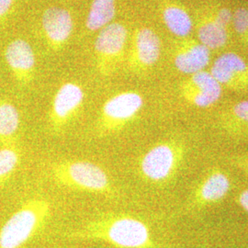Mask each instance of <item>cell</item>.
<instances>
[{
	"label": "cell",
	"mask_w": 248,
	"mask_h": 248,
	"mask_svg": "<svg viewBox=\"0 0 248 248\" xmlns=\"http://www.w3.org/2000/svg\"><path fill=\"white\" fill-rule=\"evenodd\" d=\"M67 236L100 241L117 248H155L148 225L126 213H102Z\"/></svg>",
	"instance_id": "cell-1"
},
{
	"label": "cell",
	"mask_w": 248,
	"mask_h": 248,
	"mask_svg": "<svg viewBox=\"0 0 248 248\" xmlns=\"http://www.w3.org/2000/svg\"><path fill=\"white\" fill-rule=\"evenodd\" d=\"M50 176L58 186L113 199L115 187L106 171L88 160H61L53 163Z\"/></svg>",
	"instance_id": "cell-2"
},
{
	"label": "cell",
	"mask_w": 248,
	"mask_h": 248,
	"mask_svg": "<svg viewBox=\"0 0 248 248\" xmlns=\"http://www.w3.org/2000/svg\"><path fill=\"white\" fill-rule=\"evenodd\" d=\"M51 214V203L43 198L22 204L0 229V248H21L44 229Z\"/></svg>",
	"instance_id": "cell-3"
},
{
	"label": "cell",
	"mask_w": 248,
	"mask_h": 248,
	"mask_svg": "<svg viewBox=\"0 0 248 248\" xmlns=\"http://www.w3.org/2000/svg\"><path fill=\"white\" fill-rule=\"evenodd\" d=\"M142 106V95L135 91H124L108 98L96 123L97 136L101 138L120 133L135 120Z\"/></svg>",
	"instance_id": "cell-4"
},
{
	"label": "cell",
	"mask_w": 248,
	"mask_h": 248,
	"mask_svg": "<svg viewBox=\"0 0 248 248\" xmlns=\"http://www.w3.org/2000/svg\"><path fill=\"white\" fill-rule=\"evenodd\" d=\"M182 156V148L175 142H161L147 151L139 162L140 174L155 184L167 182L174 176Z\"/></svg>",
	"instance_id": "cell-5"
},
{
	"label": "cell",
	"mask_w": 248,
	"mask_h": 248,
	"mask_svg": "<svg viewBox=\"0 0 248 248\" xmlns=\"http://www.w3.org/2000/svg\"><path fill=\"white\" fill-rule=\"evenodd\" d=\"M128 31L124 24L112 22L99 31L95 41V60L98 73L108 77L124 56Z\"/></svg>",
	"instance_id": "cell-6"
},
{
	"label": "cell",
	"mask_w": 248,
	"mask_h": 248,
	"mask_svg": "<svg viewBox=\"0 0 248 248\" xmlns=\"http://www.w3.org/2000/svg\"><path fill=\"white\" fill-rule=\"evenodd\" d=\"M84 100L85 92L80 85L74 82L62 84L53 97L49 112V124L53 134L63 133L78 114Z\"/></svg>",
	"instance_id": "cell-7"
},
{
	"label": "cell",
	"mask_w": 248,
	"mask_h": 248,
	"mask_svg": "<svg viewBox=\"0 0 248 248\" xmlns=\"http://www.w3.org/2000/svg\"><path fill=\"white\" fill-rule=\"evenodd\" d=\"M43 35L48 47L55 53L64 48L74 31L71 12L60 7L46 9L42 17Z\"/></svg>",
	"instance_id": "cell-8"
},
{
	"label": "cell",
	"mask_w": 248,
	"mask_h": 248,
	"mask_svg": "<svg viewBox=\"0 0 248 248\" xmlns=\"http://www.w3.org/2000/svg\"><path fill=\"white\" fill-rule=\"evenodd\" d=\"M161 42L152 29L143 27L133 34V48L128 59V67L139 73L147 70L159 60Z\"/></svg>",
	"instance_id": "cell-9"
},
{
	"label": "cell",
	"mask_w": 248,
	"mask_h": 248,
	"mask_svg": "<svg viewBox=\"0 0 248 248\" xmlns=\"http://www.w3.org/2000/svg\"><path fill=\"white\" fill-rule=\"evenodd\" d=\"M222 87L235 91L248 90V64L240 55L225 53L220 55L210 72Z\"/></svg>",
	"instance_id": "cell-10"
},
{
	"label": "cell",
	"mask_w": 248,
	"mask_h": 248,
	"mask_svg": "<svg viewBox=\"0 0 248 248\" xmlns=\"http://www.w3.org/2000/svg\"><path fill=\"white\" fill-rule=\"evenodd\" d=\"M181 93L188 103L199 108H209L222 97V87L210 72L202 71L191 75L182 84Z\"/></svg>",
	"instance_id": "cell-11"
},
{
	"label": "cell",
	"mask_w": 248,
	"mask_h": 248,
	"mask_svg": "<svg viewBox=\"0 0 248 248\" xmlns=\"http://www.w3.org/2000/svg\"><path fill=\"white\" fill-rule=\"evenodd\" d=\"M5 59L16 81L22 87L30 85L35 77L36 56L31 45L16 39L9 43L5 51Z\"/></svg>",
	"instance_id": "cell-12"
},
{
	"label": "cell",
	"mask_w": 248,
	"mask_h": 248,
	"mask_svg": "<svg viewBox=\"0 0 248 248\" xmlns=\"http://www.w3.org/2000/svg\"><path fill=\"white\" fill-rule=\"evenodd\" d=\"M231 182L229 177L220 169H214L199 183L190 197V206L203 208L217 203L229 193Z\"/></svg>",
	"instance_id": "cell-13"
},
{
	"label": "cell",
	"mask_w": 248,
	"mask_h": 248,
	"mask_svg": "<svg viewBox=\"0 0 248 248\" xmlns=\"http://www.w3.org/2000/svg\"><path fill=\"white\" fill-rule=\"evenodd\" d=\"M210 62L211 50L200 42H188L180 45L174 57L177 70L189 76L204 71Z\"/></svg>",
	"instance_id": "cell-14"
},
{
	"label": "cell",
	"mask_w": 248,
	"mask_h": 248,
	"mask_svg": "<svg viewBox=\"0 0 248 248\" xmlns=\"http://www.w3.org/2000/svg\"><path fill=\"white\" fill-rule=\"evenodd\" d=\"M20 126L18 108L6 100L0 101V144H15Z\"/></svg>",
	"instance_id": "cell-15"
},
{
	"label": "cell",
	"mask_w": 248,
	"mask_h": 248,
	"mask_svg": "<svg viewBox=\"0 0 248 248\" xmlns=\"http://www.w3.org/2000/svg\"><path fill=\"white\" fill-rule=\"evenodd\" d=\"M117 0H93L86 19V27L90 31H100L112 23L116 16Z\"/></svg>",
	"instance_id": "cell-16"
},
{
	"label": "cell",
	"mask_w": 248,
	"mask_h": 248,
	"mask_svg": "<svg viewBox=\"0 0 248 248\" xmlns=\"http://www.w3.org/2000/svg\"><path fill=\"white\" fill-rule=\"evenodd\" d=\"M162 17L169 31L177 37H186L193 28L192 19L186 10L177 5H167L162 10Z\"/></svg>",
	"instance_id": "cell-17"
},
{
	"label": "cell",
	"mask_w": 248,
	"mask_h": 248,
	"mask_svg": "<svg viewBox=\"0 0 248 248\" xmlns=\"http://www.w3.org/2000/svg\"><path fill=\"white\" fill-rule=\"evenodd\" d=\"M222 125L232 136H248V99L240 101L225 112Z\"/></svg>",
	"instance_id": "cell-18"
},
{
	"label": "cell",
	"mask_w": 248,
	"mask_h": 248,
	"mask_svg": "<svg viewBox=\"0 0 248 248\" xmlns=\"http://www.w3.org/2000/svg\"><path fill=\"white\" fill-rule=\"evenodd\" d=\"M199 42L210 50L222 47L227 43V28L219 24L214 18L204 21L198 31Z\"/></svg>",
	"instance_id": "cell-19"
},
{
	"label": "cell",
	"mask_w": 248,
	"mask_h": 248,
	"mask_svg": "<svg viewBox=\"0 0 248 248\" xmlns=\"http://www.w3.org/2000/svg\"><path fill=\"white\" fill-rule=\"evenodd\" d=\"M21 162V154L16 144L0 148V186L13 176Z\"/></svg>",
	"instance_id": "cell-20"
},
{
	"label": "cell",
	"mask_w": 248,
	"mask_h": 248,
	"mask_svg": "<svg viewBox=\"0 0 248 248\" xmlns=\"http://www.w3.org/2000/svg\"><path fill=\"white\" fill-rule=\"evenodd\" d=\"M232 22L235 31L241 37L248 35V9L240 8L232 14Z\"/></svg>",
	"instance_id": "cell-21"
},
{
	"label": "cell",
	"mask_w": 248,
	"mask_h": 248,
	"mask_svg": "<svg viewBox=\"0 0 248 248\" xmlns=\"http://www.w3.org/2000/svg\"><path fill=\"white\" fill-rule=\"evenodd\" d=\"M232 164L248 176V152L232 156Z\"/></svg>",
	"instance_id": "cell-22"
},
{
	"label": "cell",
	"mask_w": 248,
	"mask_h": 248,
	"mask_svg": "<svg viewBox=\"0 0 248 248\" xmlns=\"http://www.w3.org/2000/svg\"><path fill=\"white\" fill-rule=\"evenodd\" d=\"M213 18L223 27H226L230 24L232 19V13L228 9H220L217 14L213 17Z\"/></svg>",
	"instance_id": "cell-23"
},
{
	"label": "cell",
	"mask_w": 248,
	"mask_h": 248,
	"mask_svg": "<svg viewBox=\"0 0 248 248\" xmlns=\"http://www.w3.org/2000/svg\"><path fill=\"white\" fill-rule=\"evenodd\" d=\"M16 0H0V22L9 15Z\"/></svg>",
	"instance_id": "cell-24"
},
{
	"label": "cell",
	"mask_w": 248,
	"mask_h": 248,
	"mask_svg": "<svg viewBox=\"0 0 248 248\" xmlns=\"http://www.w3.org/2000/svg\"><path fill=\"white\" fill-rule=\"evenodd\" d=\"M237 202L248 213V188L240 193L237 198Z\"/></svg>",
	"instance_id": "cell-25"
}]
</instances>
